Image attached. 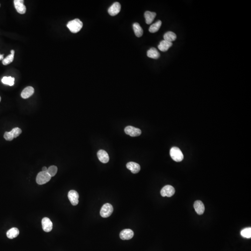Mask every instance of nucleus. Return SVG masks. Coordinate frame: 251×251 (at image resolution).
<instances>
[{"label": "nucleus", "mask_w": 251, "mask_h": 251, "mask_svg": "<svg viewBox=\"0 0 251 251\" xmlns=\"http://www.w3.org/2000/svg\"><path fill=\"white\" fill-rule=\"evenodd\" d=\"M24 1L23 0H15L14 5L16 11L20 14H24L26 12V7L23 4Z\"/></svg>", "instance_id": "obj_9"}, {"label": "nucleus", "mask_w": 251, "mask_h": 251, "mask_svg": "<svg viewBox=\"0 0 251 251\" xmlns=\"http://www.w3.org/2000/svg\"><path fill=\"white\" fill-rule=\"evenodd\" d=\"M42 170H43V171H43V172H47V170H48V168H46V167H43Z\"/></svg>", "instance_id": "obj_28"}, {"label": "nucleus", "mask_w": 251, "mask_h": 251, "mask_svg": "<svg viewBox=\"0 0 251 251\" xmlns=\"http://www.w3.org/2000/svg\"><path fill=\"white\" fill-rule=\"evenodd\" d=\"M133 29H134V32L135 35L137 37H140L143 34V30L142 27H140V25L138 23H135L133 24Z\"/></svg>", "instance_id": "obj_22"}, {"label": "nucleus", "mask_w": 251, "mask_h": 251, "mask_svg": "<svg viewBox=\"0 0 251 251\" xmlns=\"http://www.w3.org/2000/svg\"><path fill=\"white\" fill-rule=\"evenodd\" d=\"M97 156L101 162L103 163H108L109 160V157L107 152L103 150H100L97 153Z\"/></svg>", "instance_id": "obj_13"}, {"label": "nucleus", "mask_w": 251, "mask_h": 251, "mask_svg": "<svg viewBox=\"0 0 251 251\" xmlns=\"http://www.w3.org/2000/svg\"><path fill=\"white\" fill-rule=\"evenodd\" d=\"M79 195L75 190H70L68 193V198L72 205L76 206L79 203Z\"/></svg>", "instance_id": "obj_8"}, {"label": "nucleus", "mask_w": 251, "mask_h": 251, "mask_svg": "<svg viewBox=\"0 0 251 251\" xmlns=\"http://www.w3.org/2000/svg\"><path fill=\"white\" fill-rule=\"evenodd\" d=\"M194 208L197 214L202 215L205 211V207L202 202L201 201H196L194 203Z\"/></svg>", "instance_id": "obj_14"}, {"label": "nucleus", "mask_w": 251, "mask_h": 251, "mask_svg": "<svg viewBox=\"0 0 251 251\" xmlns=\"http://www.w3.org/2000/svg\"><path fill=\"white\" fill-rule=\"evenodd\" d=\"M0 6H1V4H0Z\"/></svg>", "instance_id": "obj_31"}, {"label": "nucleus", "mask_w": 251, "mask_h": 251, "mask_svg": "<svg viewBox=\"0 0 251 251\" xmlns=\"http://www.w3.org/2000/svg\"><path fill=\"white\" fill-rule=\"evenodd\" d=\"M164 40L167 41V42L172 43V42L175 41L177 38L176 34L172 31H168L164 34Z\"/></svg>", "instance_id": "obj_20"}, {"label": "nucleus", "mask_w": 251, "mask_h": 251, "mask_svg": "<svg viewBox=\"0 0 251 251\" xmlns=\"http://www.w3.org/2000/svg\"><path fill=\"white\" fill-rule=\"evenodd\" d=\"M51 179V177L46 172H40L37 175L36 181L39 185H43L49 182Z\"/></svg>", "instance_id": "obj_3"}, {"label": "nucleus", "mask_w": 251, "mask_h": 251, "mask_svg": "<svg viewBox=\"0 0 251 251\" xmlns=\"http://www.w3.org/2000/svg\"><path fill=\"white\" fill-rule=\"evenodd\" d=\"M3 56H4V54H0V60H3Z\"/></svg>", "instance_id": "obj_29"}, {"label": "nucleus", "mask_w": 251, "mask_h": 251, "mask_svg": "<svg viewBox=\"0 0 251 251\" xmlns=\"http://www.w3.org/2000/svg\"><path fill=\"white\" fill-rule=\"evenodd\" d=\"M127 168L131 171L133 174H137L139 172L140 170V167L139 164L134 162H129L127 163Z\"/></svg>", "instance_id": "obj_15"}, {"label": "nucleus", "mask_w": 251, "mask_h": 251, "mask_svg": "<svg viewBox=\"0 0 251 251\" xmlns=\"http://www.w3.org/2000/svg\"><path fill=\"white\" fill-rule=\"evenodd\" d=\"M156 14L155 12H150L147 11L144 14L146 22L147 24H151L156 16Z\"/></svg>", "instance_id": "obj_17"}, {"label": "nucleus", "mask_w": 251, "mask_h": 251, "mask_svg": "<svg viewBox=\"0 0 251 251\" xmlns=\"http://www.w3.org/2000/svg\"><path fill=\"white\" fill-rule=\"evenodd\" d=\"M67 26L72 33H78L82 29L83 23L79 19H75L68 22Z\"/></svg>", "instance_id": "obj_1"}, {"label": "nucleus", "mask_w": 251, "mask_h": 251, "mask_svg": "<svg viewBox=\"0 0 251 251\" xmlns=\"http://www.w3.org/2000/svg\"><path fill=\"white\" fill-rule=\"evenodd\" d=\"M174 188L171 185H166L163 187L160 191V194L162 197H170L174 195L175 193Z\"/></svg>", "instance_id": "obj_6"}, {"label": "nucleus", "mask_w": 251, "mask_h": 251, "mask_svg": "<svg viewBox=\"0 0 251 251\" xmlns=\"http://www.w3.org/2000/svg\"><path fill=\"white\" fill-rule=\"evenodd\" d=\"M125 132L131 137L139 136L142 134V131L139 129L129 126L125 129Z\"/></svg>", "instance_id": "obj_7"}, {"label": "nucleus", "mask_w": 251, "mask_h": 251, "mask_svg": "<svg viewBox=\"0 0 251 251\" xmlns=\"http://www.w3.org/2000/svg\"><path fill=\"white\" fill-rule=\"evenodd\" d=\"M170 154L172 159L176 162H181L184 158L182 152L177 147H172L170 150Z\"/></svg>", "instance_id": "obj_2"}, {"label": "nucleus", "mask_w": 251, "mask_h": 251, "mask_svg": "<svg viewBox=\"0 0 251 251\" xmlns=\"http://www.w3.org/2000/svg\"><path fill=\"white\" fill-rule=\"evenodd\" d=\"M19 234V230L16 227H13L7 232V236L8 238L13 239L18 236Z\"/></svg>", "instance_id": "obj_21"}, {"label": "nucleus", "mask_w": 251, "mask_h": 251, "mask_svg": "<svg viewBox=\"0 0 251 251\" xmlns=\"http://www.w3.org/2000/svg\"><path fill=\"white\" fill-rule=\"evenodd\" d=\"M14 54H15V51L14 50H12L11 51V54L7 56L6 58L3 59L2 60V64L4 65H8L11 64V62H13L14 59Z\"/></svg>", "instance_id": "obj_24"}, {"label": "nucleus", "mask_w": 251, "mask_h": 251, "mask_svg": "<svg viewBox=\"0 0 251 251\" xmlns=\"http://www.w3.org/2000/svg\"><path fill=\"white\" fill-rule=\"evenodd\" d=\"M121 5L118 2L113 3L108 9V12L111 16H114L119 14L121 11Z\"/></svg>", "instance_id": "obj_10"}, {"label": "nucleus", "mask_w": 251, "mask_h": 251, "mask_svg": "<svg viewBox=\"0 0 251 251\" xmlns=\"http://www.w3.org/2000/svg\"><path fill=\"white\" fill-rule=\"evenodd\" d=\"M34 91V88L32 87H27L22 91L21 96L23 99H27L33 95Z\"/></svg>", "instance_id": "obj_16"}, {"label": "nucleus", "mask_w": 251, "mask_h": 251, "mask_svg": "<svg viewBox=\"0 0 251 251\" xmlns=\"http://www.w3.org/2000/svg\"><path fill=\"white\" fill-rule=\"evenodd\" d=\"M241 236L246 238H251V228L247 227L244 229L240 232Z\"/></svg>", "instance_id": "obj_26"}, {"label": "nucleus", "mask_w": 251, "mask_h": 251, "mask_svg": "<svg viewBox=\"0 0 251 251\" xmlns=\"http://www.w3.org/2000/svg\"><path fill=\"white\" fill-rule=\"evenodd\" d=\"M1 97L0 96V102H1Z\"/></svg>", "instance_id": "obj_30"}, {"label": "nucleus", "mask_w": 251, "mask_h": 251, "mask_svg": "<svg viewBox=\"0 0 251 251\" xmlns=\"http://www.w3.org/2000/svg\"><path fill=\"white\" fill-rule=\"evenodd\" d=\"M161 24H162V22L160 20L157 21L155 23H153L152 25H151L149 29L150 32L152 33H156L160 29Z\"/></svg>", "instance_id": "obj_23"}, {"label": "nucleus", "mask_w": 251, "mask_h": 251, "mask_svg": "<svg viewBox=\"0 0 251 251\" xmlns=\"http://www.w3.org/2000/svg\"><path fill=\"white\" fill-rule=\"evenodd\" d=\"M134 235V232L129 229H126L120 232V237L122 240L131 239Z\"/></svg>", "instance_id": "obj_12"}, {"label": "nucleus", "mask_w": 251, "mask_h": 251, "mask_svg": "<svg viewBox=\"0 0 251 251\" xmlns=\"http://www.w3.org/2000/svg\"><path fill=\"white\" fill-rule=\"evenodd\" d=\"M58 168L56 166H51L49 167L47 170V173L50 174L51 177L55 176L57 172Z\"/></svg>", "instance_id": "obj_27"}, {"label": "nucleus", "mask_w": 251, "mask_h": 251, "mask_svg": "<svg viewBox=\"0 0 251 251\" xmlns=\"http://www.w3.org/2000/svg\"><path fill=\"white\" fill-rule=\"evenodd\" d=\"M22 130L19 128H15L10 132H6L4 135V138L6 140L11 141L15 138L19 136L22 133Z\"/></svg>", "instance_id": "obj_4"}, {"label": "nucleus", "mask_w": 251, "mask_h": 251, "mask_svg": "<svg viewBox=\"0 0 251 251\" xmlns=\"http://www.w3.org/2000/svg\"><path fill=\"white\" fill-rule=\"evenodd\" d=\"M113 210L114 208L112 205L109 203H106L102 207L100 215L102 217L108 218L112 215Z\"/></svg>", "instance_id": "obj_5"}, {"label": "nucleus", "mask_w": 251, "mask_h": 251, "mask_svg": "<svg viewBox=\"0 0 251 251\" xmlns=\"http://www.w3.org/2000/svg\"><path fill=\"white\" fill-rule=\"evenodd\" d=\"M147 56L150 58L157 59L160 57V53L157 49L154 48H151L147 51Z\"/></svg>", "instance_id": "obj_19"}, {"label": "nucleus", "mask_w": 251, "mask_h": 251, "mask_svg": "<svg viewBox=\"0 0 251 251\" xmlns=\"http://www.w3.org/2000/svg\"><path fill=\"white\" fill-rule=\"evenodd\" d=\"M14 81H15V78L11 77V76H9V77L4 76L2 80V82L3 84L9 85L10 86H12L14 85Z\"/></svg>", "instance_id": "obj_25"}, {"label": "nucleus", "mask_w": 251, "mask_h": 251, "mask_svg": "<svg viewBox=\"0 0 251 251\" xmlns=\"http://www.w3.org/2000/svg\"><path fill=\"white\" fill-rule=\"evenodd\" d=\"M43 229L46 232H50L53 229V223L48 218H44L42 221Z\"/></svg>", "instance_id": "obj_11"}, {"label": "nucleus", "mask_w": 251, "mask_h": 251, "mask_svg": "<svg viewBox=\"0 0 251 251\" xmlns=\"http://www.w3.org/2000/svg\"><path fill=\"white\" fill-rule=\"evenodd\" d=\"M172 43L167 42L165 40H163L161 41L158 45V49L160 50L162 52H166L168 50V49L172 46Z\"/></svg>", "instance_id": "obj_18"}]
</instances>
